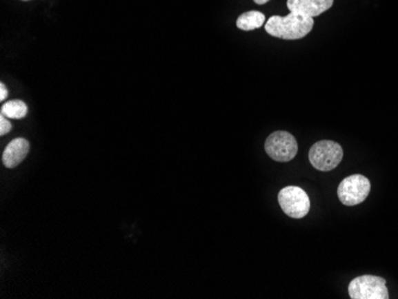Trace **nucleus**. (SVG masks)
Segmentation results:
<instances>
[{
	"instance_id": "4",
	"label": "nucleus",
	"mask_w": 398,
	"mask_h": 299,
	"mask_svg": "<svg viewBox=\"0 0 398 299\" xmlns=\"http://www.w3.org/2000/svg\"><path fill=\"white\" fill-rule=\"evenodd\" d=\"M352 299H388L389 291L384 278L376 276H361L355 278L348 286Z\"/></svg>"
},
{
	"instance_id": "1",
	"label": "nucleus",
	"mask_w": 398,
	"mask_h": 299,
	"mask_svg": "<svg viewBox=\"0 0 398 299\" xmlns=\"http://www.w3.org/2000/svg\"><path fill=\"white\" fill-rule=\"evenodd\" d=\"M314 28V18L291 14L272 16L265 23L267 34L283 40H299L306 37Z\"/></svg>"
},
{
	"instance_id": "14",
	"label": "nucleus",
	"mask_w": 398,
	"mask_h": 299,
	"mask_svg": "<svg viewBox=\"0 0 398 299\" xmlns=\"http://www.w3.org/2000/svg\"><path fill=\"white\" fill-rule=\"evenodd\" d=\"M23 1H28V0H23Z\"/></svg>"
},
{
	"instance_id": "8",
	"label": "nucleus",
	"mask_w": 398,
	"mask_h": 299,
	"mask_svg": "<svg viewBox=\"0 0 398 299\" xmlns=\"http://www.w3.org/2000/svg\"><path fill=\"white\" fill-rule=\"evenodd\" d=\"M29 150H30V145L26 138L18 137V138L12 140L5 148L4 153H3V163H4L5 167H17L18 165L27 158V155L29 154Z\"/></svg>"
},
{
	"instance_id": "3",
	"label": "nucleus",
	"mask_w": 398,
	"mask_h": 299,
	"mask_svg": "<svg viewBox=\"0 0 398 299\" xmlns=\"http://www.w3.org/2000/svg\"><path fill=\"white\" fill-rule=\"evenodd\" d=\"M281 210L291 218H303L310 212V199L304 189L298 186H286L278 194Z\"/></svg>"
},
{
	"instance_id": "11",
	"label": "nucleus",
	"mask_w": 398,
	"mask_h": 299,
	"mask_svg": "<svg viewBox=\"0 0 398 299\" xmlns=\"http://www.w3.org/2000/svg\"><path fill=\"white\" fill-rule=\"evenodd\" d=\"M12 128V124L10 123L9 119L6 118L5 116H0V135H6L8 132H10Z\"/></svg>"
},
{
	"instance_id": "13",
	"label": "nucleus",
	"mask_w": 398,
	"mask_h": 299,
	"mask_svg": "<svg viewBox=\"0 0 398 299\" xmlns=\"http://www.w3.org/2000/svg\"><path fill=\"white\" fill-rule=\"evenodd\" d=\"M254 3H255V4H258V5H263V4H266V3H268V1H270V0H253Z\"/></svg>"
},
{
	"instance_id": "5",
	"label": "nucleus",
	"mask_w": 398,
	"mask_h": 299,
	"mask_svg": "<svg viewBox=\"0 0 398 299\" xmlns=\"http://www.w3.org/2000/svg\"><path fill=\"white\" fill-rule=\"evenodd\" d=\"M371 191V183L366 176L353 174L347 176L337 187V197L347 207H355L368 198Z\"/></svg>"
},
{
	"instance_id": "6",
	"label": "nucleus",
	"mask_w": 398,
	"mask_h": 299,
	"mask_svg": "<svg viewBox=\"0 0 398 299\" xmlns=\"http://www.w3.org/2000/svg\"><path fill=\"white\" fill-rule=\"evenodd\" d=\"M265 150L270 158L278 163H289L298 152L296 138L288 132H276L267 137Z\"/></svg>"
},
{
	"instance_id": "12",
	"label": "nucleus",
	"mask_w": 398,
	"mask_h": 299,
	"mask_svg": "<svg viewBox=\"0 0 398 299\" xmlns=\"http://www.w3.org/2000/svg\"><path fill=\"white\" fill-rule=\"evenodd\" d=\"M8 94H9L8 88L5 87L4 84H0V101H5L6 97H8Z\"/></svg>"
},
{
	"instance_id": "2",
	"label": "nucleus",
	"mask_w": 398,
	"mask_h": 299,
	"mask_svg": "<svg viewBox=\"0 0 398 299\" xmlns=\"http://www.w3.org/2000/svg\"><path fill=\"white\" fill-rule=\"evenodd\" d=\"M342 158L341 145L328 140L316 142L309 150V161L319 171H332L341 163Z\"/></svg>"
},
{
	"instance_id": "7",
	"label": "nucleus",
	"mask_w": 398,
	"mask_h": 299,
	"mask_svg": "<svg viewBox=\"0 0 398 299\" xmlns=\"http://www.w3.org/2000/svg\"><path fill=\"white\" fill-rule=\"evenodd\" d=\"M334 4V0H288V9L291 14L317 17L328 11Z\"/></svg>"
},
{
	"instance_id": "10",
	"label": "nucleus",
	"mask_w": 398,
	"mask_h": 299,
	"mask_svg": "<svg viewBox=\"0 0 398 299\" xmlns=\"http://www.w3.org/2000/svg\"><path fill=\"white\" fill-rule=\"evenodd\" d=\"M1 114L6 118L22 119L27 116L28 106L26 103L19 99H14L5 103L0 110Z\"/></svg>"
},
{
	"instance_id": "9",
	"label": "nucleus",
	"mask_w": 398,
	"mask_h": 299,
	"mask_svg": "<svg viewBox=\"0 0 398 299\" xmlns=\"http://www.w3.org/2000/svg\"><path fill=\"white\" fill-rule=\"evenodd\" d=\"M267 19L260 11H247L237 18V27L240 30L252 31L263 27Z\"/></svg>"
}]
</instances>
